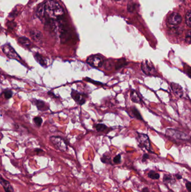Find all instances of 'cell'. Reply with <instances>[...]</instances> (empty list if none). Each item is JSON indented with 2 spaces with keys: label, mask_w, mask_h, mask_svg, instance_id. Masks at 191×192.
<instances>
[{
  "label": "cell",
  "mask_w": 191,
  "mask_h": 192,
  "mask_svg": "<svg viewBox=\"0 0 191 192\" xmlns=\"http://www.w3.org/2000/svg\"><path fill=\"white\" fill-rule=\"evenodd\" d=\"M45 17L52 20H59L65 14L64 10L57 2L49 0L44 4Z\"/></svg>",
  "instance_id": "obj_1"
},
{
  "label": "cell",
  "mask_w": 191,
  "mask_h": 192,
  "mask_svg": "<svg viewBox=\"0 0 191 192\" xmlns=\"http://www.w3.org/2000/svg\"><path fill=\"white\" fill-rule=\"evenodd\" d=\"M50 140L54 147L61 152H65L67 149V144L66 140L59 136H52Z\"/></svg>",
  "instance_id": "obj_2"
},
{
  "label": "cell",
  "mask_w": 191,
  "mask_h": 192,
  "mask_svg": "<svg viewBox=\"0 0 191 192\" xmlns=\"http://www.w3.org/2000/svg\"><path fill=\"white\" fill-rule=\"evenodd\" d=\"M137 140L141 148H145L148 151H151V144L147 135L142 133H137Z\"/></svg>",
  "instance_id": "obj_3"
},
{
  "label": "cell",
  "mask_w": 191,
  "mask_h": 192,
  "mask_svg": "<svg viewBox=\"0 0 191 192\" xmlns=\"http://www.w3.org/2000/svg\"><path fill=\"white\" fill-rule=\"evenodd\" d=\"M165 134L167 136L174 138L176 139H181V140H188L190 137L189 136L186 134L185 133L179 132L178 130H176L173 129L169 128L167 129Z\"/></svg>",
  "instance_id": "obj_4"
},
{
  "label": "cell",
  "mask_w": 191,
  "mask_h": 192,
  "mask_svg": "<svg viewBox=\"0 0 191 192\" xmlns=\"http://www.w3.org/2000/svg\"><path fill=\"white\" fill-rule=\"evenodd\" d=\"M87 63L94 67H101L103 66L104 63L103 57L99 55H94L89 56L86 60Z\"/></svg>",
  "instance_id": "obj_5"
},
{
  "label": "cell",
  "mask_w": 191,
  "mask_h": 192,
  "mask_svg": "<svg viewBox=\"0 0 191 192\" xmlns=\"http://www.w3.org/2000/svg\"><path fill=\"white\" fill-rule=\"evenodd\" d=\"M2 50L5 55L9 59L21 60V57L10 44L3 45L2 47Z\"/></svg>",
  "instance_id": "obj_6"
},
{
  "label": "cell",
  "mask_w": 191,
  "mask_h": 192,
  "mask_svg": "<svg viewBox=\"0 0 191 192\" xmlns=\"http://www.w3.org/2000/svg\"><path fill=\"white\" fill-rule=\"evenodd\" d=\"M141 69L145 74L148 76H156L158 74V72L154 66L147 60L142 63Z\"/></svg>",
  "instance_id": "obj_7"
},
{
  "label": "cell",
  "mask_w": 191,
  "mask_h": 192,
  "mask_svg": "<svg viewBox=\"0 0 191 192\" xmlns=\"http://www.w3.org/2000/svg\"><path fill=\"white\" fill-rule=\"evenodd\" d=\"M71 97L77 104L81 106L85 103L86 102L85 98L87 97V96L85 94L80 93L77 90L72 89L71 92Z\"/></svg>",
  "instance_id": "obj_8"
},
{
  "label": "cell",
  "mask_w": 191,
  "mask_h": 192,
  "mask_svg": "<svg viewBox=\"0 0 191 192\" xmlns=\"http://www.w3.org/2000/svg\"><path fill=\"white\" fill-rule=\"evenodd\" d=\"M168 23L172 25H178L182 22V17L176 13H173L168 18Z\"/></svg>",
  "instance_id": "obj_9"
},
{
  "label": "cell",
  "mask_w": 191,
  "mask_h": 192,
  "mask_svg": "<svg viewBox=\"0 0 191 192\" xmlns=\"http://www.w3.org/2000/svg\"><path fill=\"white\" fill-rule=\"evenodd\" d=\"M31 102L37 106L38 110L40 111H45L48 109V107L46 106L45 103L42 100H38L36 99H33Z\"/></svg>",
  "instance_id": "obj_10"
},
{
  "label": "cell",
  "mask_w": 191,
  "mask_h": 192,
  "mask_svg": "<svg viewBox=\"0 0 191 192\" xmlns=\"http://www.w3.org/2000/svg\"><path fill=\"white\" fill-rule=\"evenodd\" d=\"M30 36L33 40L36 42H40L43 38L42 33L40 31L37 30H31L30 32Z\"/></svg>",
  "instance_id": "obj_11"
},
{
  "label": "cell",
  "mask_w": 191,
  "mask_h": 192,
  "mask_svg": "<svg viewBox=\"0 0 191 192\" xmlns=\"http://www.w3.org/2000/svg\"><path fill=\"white\" fill-rule=\"evenodd\" d=\"M171 87L173 91L176 96L179 97H182L183 96V92L182 90V88L179 84H176L174 83H172L171 84Z\"/></svg>",
  "instance_id": "obj_12"
},
{
  "label": "cell",
  "mask_w": 191,
  "mask_h": 192,
  "mask_svg": "<svg viewBox=\"0 0 191 192\" xmlns=\"http://www.w3.org/2000/svg\"><path fill=\"white\" fill-rule=\"evenodd\" d=\"M1 184L2 185L6 192H14V189L10 182H8L2 177H1Z\"/></svg>",
  "instance_id": "obj_13"
},
{
  "label": "cell",
  "mask_w": 191,
  "mask_h": 192,
  "mask_svg": "<svg viewBox=\"0 0 191 192\" xmlns=\"http://www.w3.org/2000/svg\"><path fill=\"white\" fill-rule=\"evenodd\" d=\"M34 58H35V59L37 61V62L42 67H47V61H48L46 60L45 58H44L43 56H42L39 53H37L34 56Z\"/></svg>",
  "instance_id": "obj_14"
},
{
  "label": "cell",
  "mask_w": 191,
  "mask_h": 192,
  "mask_svg": "<svg viewBox=\"0 0 191 192\" xmlns=\"http://www.w3.org/2000/svg\"><path fill=\"white\" fill-rule=\"evenodd\" d=\"M18 42L24 47L26 48H29L31 45V43L29 39L25 37H20L18 39Z\"/></svg>",
  "instance_id": "obj_15"
},
{
  "label": "cell",
  "mask_w": 191,
  "mask_h": 192,
  "mask_svg": "<svg viewBox=\"0 0 191 192\" xmlns=\"http://www.w3.org/2000/svg\"><path fill=\"white\" fill-rule=\"evenodd\" d=\"M37 15L38 16V17L40 19H42V18H44V17H45V11H44V4H41L37 10Z\"/></svg>",
  "instance_id": "obj_16"
},
{
  "label": "cell",
  "mask_w": 191,
  "mask_h": 192,
  "mask_svg": "<svg viewBox=\"0 0 191 192\" xmlns=\"http://www.w3.org/2000/svg\"><path fill=\"white\" fill-rule=\"evenodd\" d=\"M131 99L133 102L135 103H140L141 102V100L140 97L137 95V92L135 90H132L131 92Z\"/></svg>",
  "instance_id": "obj_17"
},
{
  "label": "cell",
  "mask_w": 191,
  "mask_h": 192,
  "mask_svg": "<svg viewBox=\"0 0 191 192\" xmlns=\"http://www.w3.org/2000/svg\"><path fill=\"white\" fill-rule=\"evenodd\" d=\"M128 63L126 62L125 60V59H121L119 60L118 61L117 63L116 64V70H118L122 67H125V65H127Z\"/></svg>",
  "instance_id": "obj_18"
},
{
  "label": "cell",
  "mask_w": 191,
  "mask_h": 192,
  "mask_svg": "<svg viewBox=\"0 0 191 192\" xmlns=\"http://www.w3.org/2000/svg\"><path fill=\"white\" fill-rule=\"evenodd\" d=\"M96 129L98 132H103L107 129V126L103 124H98L96 125Z\"/></svg>",
  "instance_id": "obj_19"
},
{
  "label": "cell",
  "mask_w": 191,
  "mask_h": 192,
  "mask_svg": "<svg viewBox=\"0 0 191 192\" xmlns=\"http://www.w3.org/2000/svg\"><path fill=\"white\" fill-rule=\"evenodd\" d=\"M148 177L152 179H158L160 177V175L159 174L155 172L154 171H151L148 174Z\"/></svg>",
  "instance_id": "obj_20"
},
{
  "label": "cell",
  "mask_w": 191,
  "mask_h": 192,
  "mask_svg": "<svg viewBox=\"0 0 191 192\" xmlns=\"http://www.w3.org/2000/svg\"><path fill=\"white\" fill-rule=\"evenodd\" d=\"M33 121H34V123L37 126V127L39 128L40 127L42 124V123H43V120L42 118L40 117H36L34 118V119H33Z\"/></svg>",
  "instance_id": "obj_21"
},
{
  "label": "cell",
  "mask_w": 191,
  "mask_h": 192,
  "mask_svg": "<svg viewBox=\"0 0 191 192\" xmlns=\"http://www.w3.org/2000/svg\"><path fill=\"white\" fill-rule=\"evenodd\" d=\"M185 23L188 27H191V11L187 12L185 15Z\"/></svg>",
  "instance_id": "obj_22"
},
{
  "label": "cell",
  "mask_w": 191,
  "mask_h": 192,
  "mask_svg": "<svg viewBox=\"0 0 191 192\" xmlns=\"http://www.w3.org/2000/svg\"><path fill=\"white\" fill-rule=\"evenodd\" d=\"M132 113L133 116L135 117L136 118H137L139 120H142V116H141L139 111H138L137 109H136V108H133L132 109Z\"/></svg>",
  "instance_id": "obj_23"
},
{
  "label": "cell",
  "mask_w": 191,
  "mask_h": 192,
  "mask_svg": "<svg viewBox=\"0 0 191 192\" xmlns=\"http://www.w3.org/2000/svg\"><path fill=\"white\" fill-rule=\"evenodd\" d=\"M3 95L6 99H10L12 97L13 93L11 90H6L3 92Z\"/></svg>",
  "instance_id": "obj_24"
},
{
  "label": "cell",
  "mask_w": 191,
  "mask_h": 192,
  "mask_svg": "<svg viewBox=\"0 0 191 192\" xmlns=\"http://www.w3.org/2000/svg\"><path fill=\"white\" fill-rule=\"evenodd\" d=\"M185 40L187 43L191 44V30H189V32L187 33Z\"/></svg>",
  "instance_id": "obj_25"
},
{
  "label": "cell",
  "mask_w": 191,
  "mask_h": 192,
  "mask_svg": "<svg viewBox=\"0 0 191 192\" xmlns=\"http://www.w3.org/2000/svg\"><path fill=\"white\" fill-rule=\"evenodd\" d=\"M121 161V156L120 155H118L116 156L114 159H113V162L115 163H119Z\"/></svg>",
  "instance_id": "obj_26"
},
{
  "label": "cell",
  "mask_w": 191,
  "mask_h": 192,
  "mask_svg": "<svg viewBox=\"0 0 191 192\" xmlns=\"http://www.w3.org/2000/svg\"><path fill=\"white\" fill-rule=\"evenodd\" d=\"M163 180L164 181L170 182V181L173 180V179H172V177H171V176H170L169 175H165L163 178Z\"/></svg>",
  "instance_id": "obj_27"
},
{
  "label": "cell",
  "mask_w": 191,
  "mask_h": 192,
  "mask_svg": "<svg viewBox=\"0 0 191 192\" xmlns=\"http://www.w3.org/2000/svg\"><path fill=\"white\" fill-rule=\"evenodd\" d=\"M127 9L130 12H132L135 9V5L134 4H129L128 6Z\"/></svg>",
  "instance_id": "obj_28"
},
{
  "label": "cell",
  "mask_w": 191,
  "mask_h": 192,
  "mask_svg": "<svg viewBox=\"0 0 191 192\" xmlns=\"http://www.w3.org/2000/svg\"><path fill=\"white\" fill-rule=\"evenodd\" d=\"M185 186H186V188L187 189H188V191L190 192H191V183L190 182V181H187L185 184Z\"/></svg>",
  "instance_id": "obj_29"
},
{
  "label": "cell",
  "mask_w": 191,
  "mask_h": 192,
  "mask_svg": "<svg viewBox=\"0 0 191 192\" xmlns=\"http://www.w3.org/2000/svg\"><path fill=\"white\" fill-rule=\"evenodd\" d=\"M147 158H148V155L147 154H144L142 157V161L144 162L147 160Z\"/></svg>",
  "instance_id": "obj_30"
},
{
  "label": "cell",
  "mask_w": 191,
  "mask_h": 192,
  "mask_svg": "<svg viewBox=\"0 0 191 192\" xmlns=\"http://www.w3.org/2000/svg\"><path fill=\"white\" fill-rule=\"evenodd\" d=\"M187 74L191 78V68H189L186 70Z\"/></svg>",
  "instance_id": "obj_31"
},
{
  "label": "cell",
  "mask_w": 191,
  "mask_h": 192,
  "mask_svg": "<svg viewBox=\"0 0 191 192\" xmlns=\"http://www.w3.org/2000/svg\"><path fill=\"white\" fill-rule=\"evenodd\" d=\"M142 192H149V190L147 188H145L142 189Z\"/></svg>",
  "instance_id": "obj_32"
},
{
  "label": "cell",
  "mask_w": 191,
  "mask_h": 192,
  "mask_svg": "<svg viewBox=\"0 0 191 192\" xmlns=\"http://www.w3.org/2000/svg\"><path fill=\"white\" fill-rule=\"evenodd\" d=\"M176 177H178V179H181L182 177V176H180L179 175H176Z\"/></svg>",
  "instance_id": "obj_33"
},
{
  "label": "cell",
  "mask_w": 191,
  "mask_h": 192,
  "mask_svg": "<svg viewBox=\"0 0 191 192\" xmlns=\"http://www.w3.org/2000/svg\"><path fill=\"white\" fill-rule=\"evenodd\" d=\"M114 1H121V0H114Z\"/></svg>",
  "instance_id": "obj_34"
}]
</instances>
